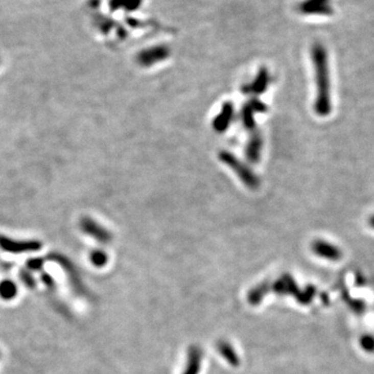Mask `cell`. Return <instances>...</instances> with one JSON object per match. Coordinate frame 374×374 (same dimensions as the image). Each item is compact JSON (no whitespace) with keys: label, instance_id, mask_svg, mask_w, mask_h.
Masks as SVG:
<instances>
[{"label":"cell","instance_id":"6da1fadb","mask_svg":"<svg viewBox=\"0 0 374 374\" xmlns=\"http://www.w3.org/2000/svg\"><path fill=\"white\" fill-rule=\"evenodd\" d=\"M312 59H313L317 86L314 110L318 115L326 116L332 111V102L329 64L325 49L320 45H315L312 49Z\"/></svg>","mask_w":374,"mask_h":374},{"label":"cell","instance_id":"7a4b0ae2","mask_svg":"<svg viewBox=\"0 0 374 374\" xmlns=\"http://www.w3.org/2000/svg\"><path fill=\"white\" fill-rule=\"evenodd\" d=\"M220 158L224 163H226L230 169H232L235 172L238 178L243 182L245 186L248 187V189L255 190L259 186L260 180L255 175V173L251 169L247 168V166H245L243 162L238 160L234 155H232L229 152H222L220 155Z\"/></svg>","mask_w":374,"mask_h":374},{"label":"cell","instance_id":"3957f363","mask_svg":"<svg viewBox=\"0 0 374 374\" xmlns=\"http://www.w3.org/2000/svg\"><path fill=\"white\" fill-rule=\"evenodd\" d=\"M43 243L37 239H15L6 235H0V248L10 254H26L38 252Z\"/></svg>","mask_w":374,"mask_h":374},{"label":"cell","instance_id":"277c9868","mask_svg":"<svg viewBox=\"0 0 374 374\" xmlns=\"http://www.w3.org/2000/svg\"><path fill=\"white\" fill-rule=\"evenodd\" d=\"M48 259L54 263H57L62 268V270L66 272V275H68L69 284L76 294L78 295L86 294V289L84 287V284L82 283L77 268L67 257L57 253H52L48 256Z\"/></svg>","mask_w":374,"mask_h":374},{"label":"cell","instance_id":"5b68a950","mask_svg":"<svg viewBox=\"0 0 374 374\" xmlns=\"http://www.w3.org/2000/svg\"><path fill=\"white\" fill-rule=\"evenodd\" d=\"M79 227L85 235L94 238L98 242L108 243L111 240V234L109 231L90 217H82L79 222Z\"/></svg>","mask_w":374,"mask_h":374},{"label":"cell","instance_id":"8992f818","mask_svg":"<svg viewBox=\"0 0 374 374\" xmlns=\"http://www.w3.org/2000/svg\"><path fill=\"white\" fill-rule=\"evenodd\" d=\"M267 110V106L262 103L261 101L257 99L249 100L242 108L241 110V120L243 123V126L248 129L252 130L255 128V113H261L265 112Z\"/></svg>","mask_w":374,"mask_h":374},{"label":"cell","instance_id":"52a82bcc","mask_svg":"<svg viewBox=\"0 0 374 374\" xmlns=\"http://www.w3.org/2000/svg\"><path fill=\"white\" fill-rule=\"evenodd\" d=\"M234 114V107L231 103H225L222 107L221 112L217 114V116L213 121V128L217 132H223L228 129L230 124L233 120Z\"/></svg>","mask_w":374,"mask_h":374},{"label":"cell","instance_id":"ba28073f","mask_svg":"<svg viewBox=\"0 0 374 374\" xmlns=\"http://www.w3.org/2000/svg\"><path fill=\"white\" fill-rule=\"evenodd\" d=\"M269 83V74L267 70L262 69L255 80L247 85H244L242 87V90L244 94H254V95H261L263 94Z\"/></svg>","mask_w":374,"mask_h":374},{"label":"cell","instance_id":"9c48e42d","mask_svg":"<svg viewBox=\"0 0 374 374\" xmlns=\"http://www.w3.org/2000/svg\"><path fill=\"white\" fill-rule=\"evenodd\" d=\"M262 147H263V139L260 134L256 133L248 141L246 148H245V155L246 158L253 162L257 163L260 160V156L262 153Z\"/></svg>","mask_w":374,"mask_h":374},{"label":"cell","instance_id":"30bf717a","mask_svg":"<svg viewBox=\"0 0 374 374\" xmlns=\"http://www.w3.org/2000/svg\"><path fill=\"white\" fill-rule=\"evenodd\" d=\"M312 248H313V251L316 254H318L321 257L328 258V259L335 260L340 257V251L336 246H334L325 241H322V240L315 241L313 243V245H312Z\"/></svg>","mask_w":374,"mask_h":374},{"label":"cell","instance_id":"8fae6325","mask_svg":"<svg viewBox=\"0 0 374 374\" xmlns=\"http://www.w3.org/2000/svg\"><path fill=\"white\" fill-rule=\"evenodd\" d=\"M202 352L198 347H191L189 353L187 367L183 374H198L201 369Z\"/></svg>","mask_w":374,"mask_h":374},{"label":"cell","instance_id":"7c38bea8","mask_svg":"<svg viewBox=\"0 0 374 374\" xmlns=\"http://www.w3.org/2000/svg\"><path fill=\"white\" fill-rule=\"evenodd\" d=\"M18 295V286L11 278L0 280V298L6 301L13 300Z\"/></svg>","mask_w":374,"mask_h":374},{"label":"cell","instance_id":"4fadbf2b","mask_svg":"<svg viewBox=\"0 0 374 374\" xmlns=\"http://www.w3.org/2000/svg\"><path fill=\"white\" fill-rule=\"evenodd\" d=\"M218 350H220L221 355L232 365L237 366L239 364V359L234 350V348L227 342H221L218 344Z\"/></svg>","mask_w":374,"mask_h":374},{"label":"cell","instance_id":"5bb4252c","mask_svg":"<svg viewBox=\"0 0 374 374\" xmlns=\"http://www.w3.org/2000/svg\"><path fill=\"white\" fill-rule=\"evenodd\" d=\"M19 277L21 282L28 288L34 289L37 287V279L35 278L34 274L31 273L28 269H21L19 272Z\"/></svg>","mask_w":374,"mask_h":374},{"label":"cell","instance_id":"9a60e30c","mask_svg":"<svg viewBox=\"0 0 374 374\" xmlns=\"http://www.w3.org/2000/svg\"><path fill=\"white\" fill-rule=\"evenodd\" d=\"M89 259H90V262L94 265H96L97 267H102L107 262L106 254L102 251H98V249H97V251H94V252L90 253Z\"/></svg>","mask_w":374,"mask_h":374},{"label":"cell","instance_id":"2e32d148","mask_svg":"<svg viewBox=\"0 0 374 374\" xmlns=\"http://www.w3.org/2000/svg\"><path fill=\"white\" fill-rule=\"evenodd\" d=\"M44 259L42 258H33V259H29L27 262H26V268L31 271V272H35V271H41L44 267Z\"/></svg>","mask_w":374,"mask_h":374},{"label":"cell","instance_id":"e0dca14e","mask_svg":"<svg viewBox=\"0 0 374 374\" xmlns=\"http://www.w3.org/2000/svg\"><path fill=\"white\" fill-rule=\"evenodd\" d=\"M41 282L43 283V285L45 287H47L50 290L55 287V280H54L53 276L51 274H49L48 272L41 273Z\"/></svg>","mask_w":374,"mask_h":374},{"label":"cell","instance_id":"ac0fdd59","mask_svg":"<svg viewBox=\"0 0 374 374\" xmlns=\"http://www.w3.org/2000/svg\"><path fill=\"white\" fill-rule=\"evenodd\" d=\"M369 225L371 228L374 229V215H372L370 218H369Z\"/></svg>","mask_w":374,"mask_h":374}]
</instances>
